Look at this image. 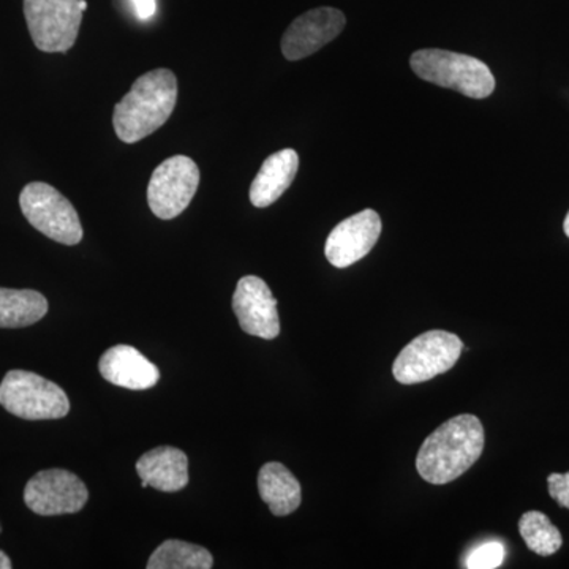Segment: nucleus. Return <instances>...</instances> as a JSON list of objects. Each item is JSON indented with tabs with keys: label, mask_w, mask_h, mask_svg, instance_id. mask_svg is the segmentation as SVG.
<instances>
[{
	"label": "nucleus",
	"mask_w": 569,
	"mask_h": 569,
	"mask_svg": "<svg viewBox=\"0 0 569 569\" xmlns=\"http://www.w3.org/2000/svg\"><path fill=\"white\" fill-rule=\"evenodd\" d=\"M485 449V427L475 415H459L430 433L419 449L418 473L430 485H448L475 466Z\"/></svg>",
	"instance_id": "obj_1"
},
{
	"label": "nucleus",
	"mask_w": 569,
	"mask_h": 569,
	"mask_svg": "<svg viewBox=\"0 0 569 569\" xmlns=\"http://www.w3.org/2000/svg\"><path fill=\"white\" fill-rule=\"evenodd\" d=\"M178 103V78L173 71H148L116 104L112 126L119 140L133 144L157 132L173 114Z\"/></svg>",
	"instance_id": "obj_2"
},
{
	"label": "nucleus",
	"mask_w": 569,
	"mask_h": 569,
	"mask_svg": "<svg viewBox=\"0 0 569 569\" xmlns=\"http://www.w3.org/2000/svg\"><path fill=\"white\" fill-rule=\"evenodd\" d=\"M410 66L421 80L452 89L470 99H486L496 91L492 71L485 62L471 56L445 50H421L413 52Z\"/></svg>",
	"instance_id": "obj_3"
},
{
	"label": "nucleus",
	"mask_w": 569,
	"mask_h": 569,
	"mask_svg": "<svg viewBox=\"0 0 569 569\" xmlns=\"http://www.w3.org/2000/svg\"><path fill=\"white\" fill-rule=\"evenodd\" d=\"M0 406L28 421L62 419L69 415V397L61 387L26 370H10L0 383Z\"/></svg>",
	"instance_id": "obj_4"
},
{
	"label": "nucleus",
	"mask_w": 569,
	"mask_h": 569,
	"mask_svg": "<svg viewBox=\"0 0 569 569\" xmlns=\"http://www.w3.org/2000/svg\"><path fill=\"white\" fill-rule=\"evenodd\" d=\"M20 206L28 222L41 234L59 244H80V216L74 206L50 183H28L20 194Z\"/></svg>",
	"instance_id": "obj_5"
},
{
	"label": "nucleus",
	"mask_w": 569,
	"mask_h": 569,
	"mask_svg": "<svg viewBox=\"0 0 569 569\" xmlns=\"http://www.w3.org/2000/svg\"><path fill=\"white\" fill-rule=\"evenodd\" d=\"M462 348V340L451 332H425L400 351L392 366V373L402 385L425 383L451 370Z\"/></svg>",
	"instance_id": "obj_6"
},
{
	"label": "nucleus",
	"mask_w": 569,
	"mask_h": 569,
	"mask_svg": "<svg viewBox=\"0 0 569 569\" xmlns=\"http://www.w3.org/2000/svg\"><path fill=\"white\" fill-rule=\"evenodd\" d=\"M80 0H24V17L33 44L44 52H67L78 39Z\"/></svg>",
	"instance_id": "obj_7"
},
{
	"label": "nucleus",
	"mask_w": 569,
	"mask_h": 569,
	"mask_svg": "<svg viewBox=\"0 0 569 569\" xmlns=\"http://www.w3.org/2000/svg\"><path fill=\"white\" fill-rule=\"evenodd\" d=\"M200 186V170L190 157L174 156L156 168L148 186V203L153 216L176 219L192 203Z\"/></svg>",
	"instance_id": "obj_8"
},
{
	"label": "nucleus",
	"mask_w": 569,
	"mask_h": 569,
	"mask_svg": "<svg viewBox=\"0 0 569 569\" xmlns=\"http://www.w3.org/2000/svg\"><path fill=\"white\" fill-rule=\"evenodd\" d=\"M88 500L84 482L77 475L59 468L33 475L24 489L26 505L39 516L74 515Z\"/></svg>",
	"instance_id": "obj_9"
},
{
	"label": "nucleus",
	"mask_w": 569,
	"mask_h": 569,
	"mask_svg": "<svg viewBox=\"0 0 569 569\" xmlns=\"http://www.w3.org/2000/svg\"><path fill=\"white\" fill-rule=\"evenodd\" d=\"M234 316L247 335L271 340L280 335L279 312L271 288L257 276H246L236 284Z\"/></svg>",
	"instance_id": "obj_10"
},
{
	"label": "nucleus",
	"mask_w": 569,
	"mask_h": 569,
	"mask_svg": "<svg viewBox=\"0 0 569 569\" xmlns=\"http://www.w3.org/2000/svg\"><path fill=\"white\" fill-rule=\"evenodd\" d=\"M346 14L331 7L310 10L291 22L282 37V52L288 61H301L316 54L346 28Z\"/></svg>",
	"instance_id": "obj_11"
},
{
	"label": "nucleus",
	"mask_w": 569,
	"mask_h": 569,
	"mask_svg": "<svg viewBox=\"0 0 569 569\" xmlns=\"http://www.w3.org/2000/svg\"><path fill=\"white\" fill-rule=\"evenodd\" d=\"M380 234V216L373 209H365L348 217L331 231L326 241V258L336 268H348L367 257Z\"/></svg>",
	"instance_id": "obj_12"
},
{
	"label": "nucleus",
	"mask_w": 569,
	"mask_h": 569,
	"mask_svg": "<svg viewBox=\"0 0 569 569\" xmlns=\"http://www.w3.org/2000/svg\"><path fill=\"white\" fill-rule=\"evenodd\" d=\"M100 373L116 387L142 391L156 387L160 372L137 348L116 346L104 351L99 361Z\"/></svg>",
	"instance_id": "obj_13"
},
{
	"label": "nucleus",
	"mask_w": 569,
	"mask_h": 569,
	"mask_svg": "<svg viewBox=\"0 0 569 569\" xmlns=\"http://www.w3.org/2000/svg\"><path fill=\"white\" fill-rule=\"evenodd\" d=\"M137 471L141 481L162 492H178L189 485V458L178 448L151 449L138 459Z\"/></svg>",
	"instance_id": "obj_14"
},
{
	"label": "nucleus",
	"mask_w": 569,
	"mask_h": 569,
	"mask_svg": "<svg viewBox=\"0 0 569 569\" xmlns=\"http://www.w3.org/2000/svg\"><path fill=\"white\" fill-rule=\"evenodd\" d=\"M299 156L293 149H283L269 156L250 186V201L254 208H268L293 183L298 174Z\"/></svg>",
	"instance_id": "obj_15"
},
{
	"label": "nucleus",
	"mask_w": 569,
	"mask_h": 569,
	"mask_svg": "<svg viewBox=\"0 0 569 569\" xmlns=\"http://www.w3.org/2000/svg\"><path fill=\"white\" fill-rule=\"evenodd\" d=\"M258 490L274 516L291 515L301 505V485L282 463L269 462L261 467Z\"/></svg>",
	"instance_id": "obj_16"
},
{
	"label": "nucleus",
	"mask_w": 569,
	"mask_h": 569,
	"mask_svg": "<svg viewBox=\"0 0 569 569\" xmlns=\"http://www.w3.org/2000/svg\"><path fill=\"white\" fill-rule=\"evenodd\" d=\"M47 312V298L39 291L0 288V328H26Z\"/></svg>",
	"instance_id": "obj_17"
},
{
	"label": "nucleus",
	"mask_w": 569,
	"mask_h": 569,
	"mask_svg": "<svg viewBox=\"0 0 569 569\" xmlns=\"http://www.w3.org/2000/svg\"><path fill=\"white\" fill-rule=\"evenodd\" d=\"M213 559L208 549L179 539L160 545L148 561V569H211Z\"/></svg>",
	"instance_id": "obj_18"
},
{
	"label": "nucleus",
	"mask_w": 569,
	"mask_h": 569,
	"mask_svg": "<svg viewBox=\"0 0 569 569\" xmlns=\"http://www.w3.org/2000/svg\"><path fill=\"white\" fill-rule=\"evenodd\" d=\"M519 531L527 548L538 556L549 557L563 545L561 533L548 516L539 511H529L519 520Z\"/></svg>",
	"instance_id": "obj_19"
},
{
	"label": "nucleus",
	"mask_w": 569,
	"mask_h": 569,
	"mask_svg": "<svg viewBox=\"0 0 569 569\" xmlns=\"http://www.w3.org/2000/svg\"><path fill=\"white\" fill-rule=\"evenodd\" d=\"M505 546L500 541H489L478 546L468 553L466 565L468 569H496L501 567L505 560Z\"/></svg>",
	"instance_id": "obj_20"
},
{
	"label": "nucleus",
	"mask_w": 569,
	"mask_h": 569,
	"mask_svg": "<svg viewBox=\"0 0 569 569\" xmlns=\"http://www.w3.org/2000/svg\"><path fill=\"white\" fill-rule=\"evenodd\" d=\"M549 493L560 507L569 509V471L568 473H552L548 478Z\"/></svg>",
	"instance_id": "obj_21"
},
{
	"label": "nucleus",
	"mask_w": 569,
	"mask_h": 569,
	"mask_svg": "<svg viewBox=\"0 0 569 569\" xmlns=\"http://www.w3.org/2000/svg\"><path fill=\"white\" fill-rule=\"evenodd\" d=\"M132 3L138 18L142 21L149 20L156 13V0H132Z\"/></svg>",
	"instance_id": "obj_22"
},
{
	"label": "nucleus",
	"mask_w": 569,
	"mask_h": 569,
	"mask_svg": "<svg viewBox=\"0 0 569 569\" xmlns=\"http://www.w3.org/2000/svg\"><path fill=\"white\" fill-rule=\"evenodd\" d=\"M13 568V565H11V560L9 559V556H7L3 550H0V569H11Z\"/></svg>",
	"instance_id": "obj_23"
},
{
	"label": "nucleus",
	"mask_w": 569,
	"mask_h": 569,
	"mask_svg": "<svg viewBox=\"0 0 569 569\" xmlns=\"http://www.w3.org/2000/svg\"><path fill=\"white\" fill-rule=\"evenodd\" d=\"M563 230H565V234H567L569 238V212H568L567 219H565Z\"/></svg>",
	"instance_id": "obj_24"
},
{
	"label": "nucleus",
	"mask_w": 569,
	"mask_h": 569,
	"mask_svg": "<svg viewBox=\"0 0 569 569\" xmlns=\"http://www.w3.org/2000/svg\"><path fill=\"white\" fill-rule=\"evenodd\" d=\"M80 7L82 11L88 10V2H86V0H80Z\"/></svg>",
	"instance_id": "obj_25"
},
{
	"label": "nucleus",
	"mask_w": 569,
	"mask_h": 569,
	"mask_svg": "<svg viewBox=\"0 0 569 569\" xmlns=\"http://www.w3.org/2000/svg\"><path fill=\"white\" fill-rule=\"evenodd\" d=\"M0 531H2V527H0Z\"/></svg>",
	"instance_id": "obj_26"
}]
</instances>
